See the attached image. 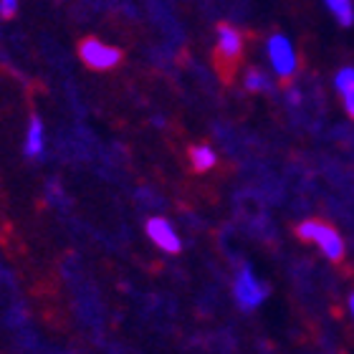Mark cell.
<instances>
[{
	"label": "cell",
	"instance_id": "1",
	"mask_svg": "<svg viewBox=\"0 0 354 354\" xmlns=\"http://www.w3.org/2000/svg\"><path fill=\"white\" fill-rule=\"evenodd\" d=\"M296 236L301 238V241H306V243L319 245V251L324 253L332 263H339V261L344 259V251H347L344 238H342L339 230L334 228V225H329V223L317 221V218L301 221L296 225Z\"/></svg>",
	"mask_w": 354,
	"mask_h": 354
},
{
	"label": "cell",
	"instance_id": "2",
	"mask_svg": "<svg viewBox=\"0 0 354 354\" xmlns=\"http://www.w3.org/2000/svg\"><path fill=\"white\" fill-rule=\"evenodd\" d=\"M266 56H268L273 74L279 76L281 82H291L296 71H299V56H296L294 44L286 36H281V33H273L266 41Z\"/></svg>",
	"mask_w": 354,
	"mask_h": 354
},
{
	"label": "cell",
	"instance_id": "3",
	"mask_svg": "<svg viewBox=\"0 0 354 354\" xmlns=\"http://www.w3.org/2000/svg\"><path fill=\"white\" fill-rule=\"evenodd\" d=\"M233 296L241 309H259L268 296V286L253 273L251 266H241V271L236 273V281H233Z\"/></svg>",
	"mask_w": 354,
	"mask_h": 354
},
{
	"label": "cell",
	"instance_id": "4",
	"mask_svg": "<svg viewBox=\"0 0 354 354\" xmlns=\"http://www.w3.org/2000/svg\"><path fill=\"white\" fill-rule=\"evenodd\" d=\"M215 56H218V66L223 68V74L225 76L233 74L236 64L243 56V36H241V30L228 26V23H221L218 26V48H215Z\"/></svg>",
	"mask_w": 354,
	"mask_h": 354
},
{
	"label": "cell",
	"instance_id": "5",
	"mask_svg": "<svg viewBox=\"0 0 354 354\" xmlns=\"http://www.w3.org/2000/svg\"><path fill=\"white\" fill-rule=\"evenodd\" d=\"M79 56L86 64L88 68H99V71H106V68H114L122 61V51L119 48H111V46L96 41V38H86L79 46Z\"/></svg>",
	"mask_w": 354,
	"mask_h": 354
},
{
	"label": "cell",
	"instance_id": "6",
	"mask_svg": "<svg viewBox=\"0 0 354 354\" xmlns=\"http://www.w3.org/2000/svg\"><path fill=\"white\" fill-rule=\"evenodd\" d=\"M147 236H149V241H152L157 248H162L165 253H180V248H183L180 236H177L175 228H172L165 218H149Z\"/></svg>",
	"mask_w": 354,
	"mask_h": 354
},
{
	"label": "cell",
	"instance_id": "7",
	"mask_svg": "<svg viewBox=\"0 0 354 354\" xmlns=\"http://www.w3.org/2000/svg\"><path fill=\"white\" fill-rule=\"evenodd\" d=\"M334 86H337V91H339L347 114L354 119V68L347 66V68H342V71H337V76H334Z\"/></svg>",
	"mask_w": 354,
	"mask_h": 354
},
{
	"label": "cell",
	"instance_id": "8",
	"mask_svg": "<svg viewBox=\"0 0 354 354\" xmlns=\"http://www.w3.org/2000/svg\"><path fill=\"white\" fill-rule=\"evenodd\" d=\"M23 152H26L28 157H38L41 152H44V124H41V119H38V117L30 119V127H28V134H26Z\"/></svg>",
	"mask_w": 354,
	"mask_h": 354
},
{
	"label": "cell",
	"instance_id": "9",
	"mask_svg": "<svg viewBox=\"0 0 354 354\" xmlns=\"http://www.w3.org/2000/svg\"><path fill=\"white\" fill-rule=\"evenodd\" d=\"M243 86L245 91H251V94H266V91H271L273 84H271V76L261 71V68H248L243 76Z\"/></svg>",
	"mask_w": 354,
	"mask_h": 354
},
{
	"label": "cell",
	"instance_id": "10",
	"mask_svg": "<svg viewBox=\"0 0 354 354\" xmlns=\"http://www.w3.org/2000/svg\"><path fill=\"white\" fill-rule=\"evenodd\" d=\"M215 152L207 145H195V147L190 149V162H192V170L195 172H207L215 167Z\"/></svg>",
	"mask_w": 354,
	"mask_h": 354
},
{
	"label": "cell",
	"instance_id": "11",
	"mask_svg": "<svg viewBox=\"0 0 354 354\" xmlns=\"http://www.w3.org/2000/svg\"><path fill=\"white\" fill-rule=\"evenodd\" d=\"M324 3L329 6V10L337 15V21H339L342 26H352L354 23V8L349 0H324Z\"/></svg>",
	"mask_w": 354,
	"mask_h": 354
},
{
	"label": "cell",
	"instance_id": "12",
	"mask_svg": "<svg viewBox=\"0 0 354 354\" xmlns=\"http://www.w3.org/2000/svg\"><path fill=\"white\" fill-rule=\"evenodd\" d=\"M18 10V0H0V15L3 18H13Z\"/></svg>",
	"mask_w": 354,
	"mask_h": 354
},
{
	"label": "cell",
	"instance_id": "13",
	"mask_svg": "<svg viewBox=\"0 0 354 354\" xmlns=\"http://www.w3.org/2000/svg\"><path fill=\"white\" fill-rule=\"evenodd\" d=\"M286 102L291 104V106H299L301 104V91L296 86H288V91H286Z\"/></svg>",
	"mask_w": 354,
	"mask_h": 354
},
{
	"label": "cell",
	"instance_id": "14",
	"mask_svg": "<svg viewBox=\"0 0 354 354\" xmlns=\"http://www.w3.org/2000/svg\"><path fill=\"white\" fill-rule=\"evenodd\" d=\"M349 311H352V317H354V294L349 296Z\"/></svg>",
	"mask_w": 354,
	"mask_h": 354
}]
</instances>
